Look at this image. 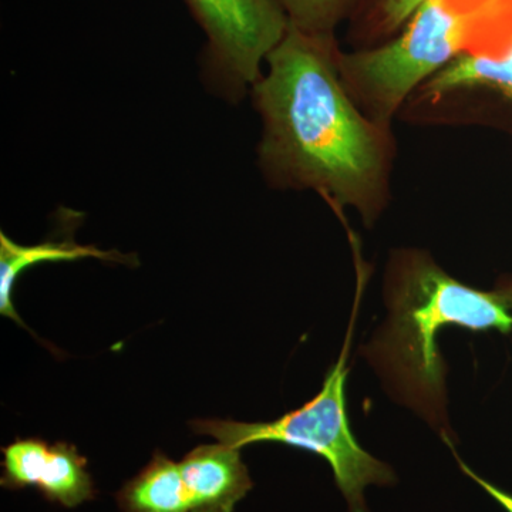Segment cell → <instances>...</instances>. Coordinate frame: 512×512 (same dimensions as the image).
Returning a JSON list of instances; mask_svg holds the SVG:
<instances>
[{
	"instance_id": "cell-1",
	"label": "cell",
	"mask_w": 512,
	"mask_h": 512,
	"mask_svg": "<svg viewBox=\"0 0 512 512\" xmlns=\"http://www.w3.org/2000/svg\"><path fill=\"white\" fill-rule=\"evenodd\" d=\"M266 64L268 73L252 86L264 120L265 173L282 187L312 188L372 218L382 191V138L340 79L329 35L289 23Z\"/></svg>"
},
{
	"instance_id": "cell-2",
	"label": "cell",
	"mask_w": 512,
	"mask_h": 512,
	"mask_svg": "<svg viewBox=\"0 0 512 512\" xmlns=\"http://www.w3.org/2000/svg\"><path fill=\"white\" fill-rule=\"evenodd\" d=\"M384 299L387 318L363 346L362 355L394 402L419 414L453 447L447 365L437 336L448 326L510 335L512 312L494 291L457 281L419 252L393 261Z\"/></svg>"
},
{
	"instance_id": "cell-3",
	"label": "cell",
	"mask_w": 512,
	"mask_h": 512,
	"mask_svg": "<svg viewBox=\"0 0 512 512\" xmlns=\"http://www.w3.org/2000/svg\"><path fill=\"white\" fill-rule=\"evenodd\" d=\"M349 346V340H346L322 389L301 409L269 423L194 420L190 423L191 430L195 434L214 437L218 443L229 447L242 448L268 441L311 451L325 458L332 467L336 485L348 501L349 512H367V485H393L396 474L387 464L363 450L350 430L345 396Z\"/></svg>"
},
{
	"instance_id": "cell-4",
	"label": "cell",
	"mask_w": 512,
	"mask_h": 512,
	"mask_svg": "<svg viewBox=\"0 0 512 512\" xmlns=\"http://www.w3.org/2000/svg\"><path fill=\"white\" fill-rule=\"evenodd\" d=\"M468 45L467 20L453 3L427 0L392 42L339 56L340 79L380 127L421 82L468 52Z\"/></svg>"
},
{
	"instance_id": "cell-5",
	"label": "cell",
	"mask_w": 512,
	"mask_h": 512,
	"mask_svg": "<svg viewBox=\"0 0 512 512\" xmlns=\"http://www.w3.org/2000/svg\"><path fill=\"white\" fill-rule=\"evenodd\" d=\"M207 36L202 74L212 92L238 100L262 76L289 19L276 0H185Z\"/></svg>"
},
{
	"instance_id": "cell-6",
	"label": "cell",
	"mask_w": 512,
	"mask_h": 512,
	"mask_svg": "<svg viewBox=\"0 0 512 512\" xmlns=\"http://www.w3.org/2000/svg\"><path fill=\"white\" fill-rule=\"evenodd\" d=\"M2 478L6 490L35 487L49 503L74 508L96 497L87 458L76 446L42 439H16L2 448Z\"/></svg>"
},
{
	"instance_id": "cell-7",
	"label": "cell",
	"mask_w": 512,
	"mask_h": 512,
	"mask_svg": "<svg viewBox=\"0 0 512 512\" xmlns=\"http://www.w3.org/2000/svg\"><path fill=\"white\" fill-rule=\"evenodd\" d=\"M178 466L191 512H234L254 487L241 448L207 444L190 451Z\"/></svg>"
},
{
	"instance_id": "cell-8",
	"label": "cell",
	"mask_w": 512,
	"mask_h": 512,
	"mask_svg": "<svg viewBox=\"0 0 512 512\" xmlns=\"http://www.w3.org/2000/svg\"><path fill=\"white\" fill-rule=\"evenodd\" d=\"M86 258L130 266L138 264L136 255L121 254L116 249L103 251L94 245H80L72 238L22 245L12 241L5 232H0V313L25 326L12 299L19 276L29 268L46 262H73Z\"/></svg>"
},
{
	"instance_id": "cell-9",
	"label": "cell",
	"mask_w": 512,
	"mask_h": 512,
	"mask_svg": "<svg viewBox=\"0 0 512 512\" xmlns=\"http://www.w3.org/2000/svg\"><path fill=\"white\" fill-rule=\"evenodd\" d=\"M121 512H191L180 466L161 451L117 494Z\"/></svg>"
},
{
	"instance_id": "cell-10",
	"label": "cell",
	"mask_w": 512,
	"mask_h": 512,
	"mask_svg": "<svg viewBox=\"0 0 512 512\" xmlns=\"http://www.w3.org/2000/svg\"><path fill=\"white\" fill-rule=\"evenodd\" d=\"M471 87L495 90L512 101V63L504 56L463 52L433 77L426 90L429 96L440 97Z\"/></svg>"
},
{
	"instance_id": "cell-11",
	"label": "cell",
	"mask_w": 512,
	"mask_h": 512,
	"mask_svg": "<svg viewBox=\"0 0 512 512\" xmlns=\"http://www.w3.org/2000/svg\"><path fill=\"white\" fill-rule=\"evenodd\" d=\"M467 20L468 52L501 57L512 45V0H450Z\"/></svg>"
},
{
	"instance_id": "cell-12",
	"label": "cell",
	"mask_w": 512,
	"mask_h": 512,
	"mask_svg": "<svg viewBox=\"0 0 512 512\" xmlns=\"http://www.w3.org/2000/svg\"><path fill=\"white\" fill-rule=\"evenodd\" d=\"M289 23L303 32L329 35L348 8L349 0H276Z\"/></svg>"
},
{
	"instance_id": "cell-13",
	"label": "cell",
	"mask_w": 512,
	"mask_h": 512,
	"mask_svg": "<svg viewBox=\"0 0 512 512\" xmlns=\"http://www.w3.org/2000/svg\"><path fill=\"white\" fill-rule=\"evenodd\" d=\"M427 0H384V23L390 29H397L409 22L416 10Z\"/></svg>"
},
{
	"instance_id": "cell-14",
	"label": "cell",
	"mask_w": 512,
	"mask_h": 512,
	"mask_svg": "<svg viewBox=\"0 0 512 512\" xmlns=\"http://www.w3.org/2000/svg\"><path fill=\"white\" fill-rule=\"evenodd\" d=\"M454 456L457 458L458 466H460L461 470H463L464 473H466L467 476L471 478V480L476 481V483L480 485L481 488H483L485 493L491 495V497H493L494 500L497 501V503L500 504L505 511L512 512L511 494L505 493V491L501 490V488H498L497 485L491 484L490 481L484 480V478H481L478 476V474L474 473V471L471 470V468L468 467L466 463H463V461L458 458L456 451H454Z\"/></svg>"
},
{
	"instance_id": "cell-15",
	"label": "cell",
	"mask_w": 512,
	"mask_h": 512,
	"mask_svg": "<svg viewBox=\"0 0 512 512\" xmlns=\"http://www.w3.org/2000/svg\"><path fill=\"white\" fill-rule=\"evenodd\" d=\"M493 291L497 293L498 298L505 303L512 312V275H504L498 279Z\"/></svg>"
},
{
	"instance_id": "cell-16",
	"label": "cell",
	"mask_w": 512,
	"mask_h": 512,
	"mask_svg": "<svg viewBox=\"0 0 512 512\" xmlns=\"http://www.w3.org/2000/svg\"><path fill=\"white\" fill-rule=\"evenodd\" d=\"M504 57H507V59L510 60V62L512 63V45L510 49H508V52L505 53Z\"/></svg>"
}]
</instances>
